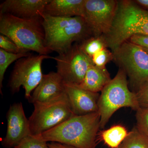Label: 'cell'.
Masks as SVG:
<instances>
[{
  "label": "cell",
  "mask_w": 148,
  "mask_h": 148,
  "mask_svg": "<svg viewBox=\"0 0 148 148\" xmlns=\"http://www.w3.org/2000/svg\"><path fill=\"white\" fill-rule=\"evenodd\" d=\"M98 112L75 115L40 135L46 142H55L77 148H95L100 128Z\"/></svg>",
  "instance_id": "1"
},
{
  "label": "cell",
  "mask_w": 148,
  "mask_h": 148,
  "mask_svg": "<svg viewBox=\"0 0 148 148\" xmlns=\"http://www.w3.org/2000/svg\"><path fill=\"white\" fill-rule=\"evenodd\" d=\"M42 25L45 32V45L50 51L65 53L75 43H79L92 35L81 16L62 17L43 13Z\"/></svg>",
  "instance_id": "2"
},
{
  "label": "cell",
  "mask_w": 148,
  "mask_h": 148,
  "mask_svg": "<svg viewBox=\"0 0 148 148\" xmlns=\"http://www.w3.org/2000/svg\"><path fill=\"white\" fill-rule=\"evenodd\" d=\"M0 33L10 38L25 51L45 55L51 52L45 45V32L42 16L23 18L0 14Z\"/></svg>",
  "instance_id": "3"
},
{
  "label": "cell",
  "mask_w": 148,
  "mask_h": 148,
  "mask_svg": "<svg viewBox=\"0 0 148 148\" xmlns=\"http://www.w3.org/2000/svg\"><path fill=\"white\" fill-rule=\"evenodd\" d=\"M135 34L148 35V11L133 1H118L110 31L105 36L108 47L113 52Z\"/></svg>",
  "instance_id": "4"
},
{
  "label": "cell",
  "mask_w": 148,
  "mask_h": 148,
  "mask_svg": "<svg viewBox=\"0 0 148 148\" xmlns=\"http://www.w3.org/2000/svg\"><path fill=\"white\" fill-rule=\"evenodd\" d=\"M98 102L100 128L103 129L119 109L127 107L137 111L140 106L135 92L130 90L127 75L120 69L116 75L101 91Z\"/></svg>",
  "instance_id": "5"
},
{
  "label": "cell",
  "mask_w": 148,
  "mask_h": 148,
  "mask_svg": "<svg viewBox=\"0 0 148 148\" xmlns=\"http://www.w3.org/2000/svg\"><path fill=\"white\" fill-rule=\"evenodd\" d=\"M29 119L31 135H38L66 121L74 115L65 92L45 103H35Z\"/></svg>",
  "instance_id": "6"
},
{
  "label": "cell",
  "mask_w": 148,
  "mask_h": 148,
  "mask_svg": "<svg viewBox=\"0 0 148 148\" xmlns=\"http://www.w3.org/2000/svg\"><path fill=\"white\" fill-rule=\"evenodd\" d=\"M49 55H32L20 58L16 61L9 80L8 86L12 94L19 92L21 86L25 90L27 100L42 79V64Z\"/></svg>",
  "instance_id": "7"
},
{
  "label": "cell",
  "mask_w": 148,
  "mask_h": 148,
  "mask_svg": "<svg viewBox=\"0 0 148 148\" xmlns=\"http://www.w3.org/2000/svg\"><path fill=\"white\" fill-rule=\"evenodd\" d=\"M112 52L136 89L148 82V54L142 47L127 41Z\"/></svg>",
  "instance_id": "8"
},
{
  "label": "cell",
  "mask_w": 148,
  "mask_h": 148,
  "mask_svg": "<svg viewBox=\"0 0 148 148\" xmlns=\"http://www.w3.org/2000/svg\"><path fill=\"white\" fill-rule=\"evenodd\" d=\"M53 58L56 61V72L64 82L77 86L82 82L88 69L93 64L92 59L82 51L78 43Z\"/></svg>",
  "instance_id": "9"
},
{
  "label": "cell",
  "mask_w": 148,
  "mask_h": 148,
  "mask_svg": "<svg viewBox=\"0 0 148 148\" xmlns=\"http://www.w3.org/2000/svg\"><path fill=\"white\" fill-rule=\"evenodd\" d=\"M118 1L86 0L84 18L92 36H106L112 26Z\"/></svg>",
  "instance_id": "10"
},
{
  "label": "cell",
  "mask_w": 148,
  "mask_h": 148,
  "mask_svg": "<svg viewBox=\"0 0 148 148\" xmlns=\"http://www.w3.org/2000/svg\"><path fill=\"white\" fill-rule=\"evenodd\" d=\"M6 135L1 140L5 148H14L31 135L29 119L25 115L22 103H15L10 107L6 115Z\"/></svg>",
  "instance_id": "11"
},
{
  "label": "cell",
  "mask_w": 148,
  "mask_h": 148,
  "mask_svg": "<svg viewBox=\"0 0 148 148\" xmlns=\"http://www.w3.org/2000/svg\"><path fill=\"white\" fill-rule=\"evenodd\" d=\"M64 88L74 115H84L98 112L99 93L91 92L78 86L65 82Z\"/></svg>",
  "instance_id": "12"
},
{
  "label": "cell",
  "mask_w": 148,
  "mask_h": 148,
  "mask_svg": "<svg viewBox=\"0 0 148 148\" xmlns=\"http://www.w3.org/2000/svg\"><path fill=\"white\" fill-rule=\"evenodd\" d=\"M65 92L64 81L57 72L43 74L39 84L33 91L28 101L30 103H45Z\"/></svg>",
  "instance_id": "13"
},
{
  "label": "cell",
  "mask_w": 148,
  "mask_h": 148,
  "mask_svg": "<svg viewBox=\"0 0 148 148\" xmlns=\"http://www.w3.org/2000/svg\"><path fill=\"white\" fill-rule=\"evenodd\" d=\"M51 0H6L0 5V14H7L23 18L42 16Z\"/></svg>",
  "instance_id": "14"
},
{
  "label": "cell",
  "mask_w": 148,
  "mask_h": 148,
  "mask_svg": "<svg viewBox=\"0 0 148 148\" xmlns=\"http://www.w3.org/2000/svg\"><path fill=\"white\" fill-rule=\"evenodd\" d=\"M86 0H51L44 13L55 17L84 16Z\"/></svg>",
  "instance_id": "15"
},
{
  "label": "cell",
  "mask_w": 148,
  "mask_h": 148,
  "mask_svg": "<svg viewBox=\"0 0 148 148\" xmlns=\"http://www.w3.org/2000/svg\"><path fill=\"white\" fill-rule=\"evenodd\" d=\"M112 79L108 70L92 64L88 69L82 82L78 86L94 92L102 91Z\"/></svg>",
  "instance_id": "16"
},
{
  "label": "cell",
  "mask_w": 148,
  "mask_h": 148,
  "mask_svg": "<svg viewBox=\"0 0 148 148\" xmlns=\"http://www.w3.org/2000/svg\"><path fill=\"white\" fill-rule=\"evenodd\" d=\"M128 133L125 127L118 125L100 132L98 136L109 147L117 148L127 137Z\"/></svg>",
  "instance_id": "17"
},
{
  "label": "cell",
  "mask_w": 148,
  "mask_h": 148,
  "mask_svg": "<svg viewBox=\"0 0 148 148\" xmlns=\"http://www.w3.org/2000/svg\"><path fill=\"white\" fill-rule=\"evenodd\" d=\"M79 44L82 51L91 58L95 53L105 48H108L105 36H92Z\"/></svg>",
  "instance_id": "18"
},
{
  "label": "cell",
  "mask_w": 148,
  "mask_h": 148,
  "mask_svg": "<svg viewBox=\"0 0 148 148\" xmlns=\"http://www.w3.org/2000/svg\"><path fill=\"white\" fill-rule=\"evenodd\" d=\"M30 52L14 53H10L0 48V92L3 95V82L7 69L11 64L18 59L31 55Z\"/></svg>",
  "instance_id": "19"
},
{
  "label": "cell",
  "mask_w": 148,
  "mask_h": 148,
  "mask_svg": "<svg viewBox=\"0 0 148 148\" xmlns=\"http://www.w3.org/2000/svg\"><path fill=\"white\" fill-rule=\"evenodd\" d=\"M117 148H148V138L140 133L135 126Z\"/></svg>",
  "instance_id": "20"
},
{
  "label": "cell",
  "mask_w": 148,
  "mask_h": 148,
  "mask_svg": "<svg viewBox=\"0 0 148 148\" xmlns=\"http://www.w3.org/2000/svg\"><path fill=\"white\" fill-rule=\"evenodd\" d=\"M136 127L148 138V107H141L136 111Z\"/></svg>",
  "instance_id": "21"
},
{
  "label": "cell",
  "mask_w": 148,
  "mask_h": 148,
  "mask_svg": "<svg viewBox=\"0 0 148 148\" xmlns=\"http://www.w3.org/2000/svg\"><path fill=\"white\" fill-rule=\"evenodd\" d=\"M91 59L95 66L105 68L106 64L114 60V54L112 51L108 49V48H105L95 53Z\"/></svg>",
  "instance_id": "22"
},
{
  "label": "cell",
  "mask_w": 148,
  "mask_h": 148,
  "mask_svg": "<svg viewBox=\"0 0 148 148\" xmlns=\"http://www.w3.org/2000/svg\"><path fill=\"white\" fill-rule=\"evenodd\" d=\"M14 148H49L47 142L36 135H30Z\"/></svg>",
  "instance_id": "23"
},
{
  "label": "cell",
  "mask_w": 148,
  "mask_h": 148,
  "mask_svg": "<svg viewBox=\"0 0 148 148\" xmlns=\"http://www.w3.org/2000/svg\"><path fill=\"white\" fill-rule=\"evenodd\" d=\"M0 48L12 53L30 52L22 50L10 38L1 34L0 35Z\"/></svg>",
  "instance_id": "24"
},
{
  "label": "cell",
  "mask_w": 148,
  "mask_h": 148,
  "mask_svg": "<svg viewBox=\"0 0 148 148\" xmlns=\"http://www.w3.org/2000/svg\"><path fill=\"white\" fill-rule=\"evenodd\" d=\"M135 92L140 106L148 107V82L141 85Z\"/></svg>",
  "instance_id": "25"
},
{
  "label": "cell",
  "mask_w": 148,
  "mask_h": 148,
  "mask_svg": "<svg viewBox=\"0 0 148 148\" xmlns=\"http://www.w3.org/2000/svg\"><path fill=\"white\" fill-rule=\"evenodd\" d=\"M127 41L140 47L148 49V35H134Z\"/></svg>",
  "instance_id": "26"
},
{
  "label": "cell",
  "mask_w": 148,
  "mask_h": 148,
  "mask_svg": "<svg viewBox=\"0 0 148 148\" xmlns=\"http://www.w3.org/2000/svg\"><path fill=\"white\" fill-rule=\"evenodd\" d=\"M48 146L49 148H77L73 146L55 142H51L48 144Z\"/></svg>",
  "instance_id": "27"
},
{
  "label": "cell",
  "mask_w": 148,
  "mask_h": 148,
  "mask_svg": "<svg viewBox=\"0 0 148 148\" xmlns=\"http://www.w3.org/2000/svg\"><path fill=\"white\" fill-rule=\"evenodd\" d=\"M133 1L140 7L148 11V0H135Z\"/></svg>",
  "instance_id": "28"
},
{
  "label": "cell",
  "mask_w": 148,
  "mask_h": 148,
  "mask_svg": "<svg viewBox=\"0 0 148 148\" xmlns=\"http://www.w3.org/2000/svg\"><path fill=\"white\" fill-rule=\"evenodd\" d=\"M142 48L148 54V49H147V48H143V47H142Z\"/></svg>",
  "instance_id": "29"
}]
</instances>
